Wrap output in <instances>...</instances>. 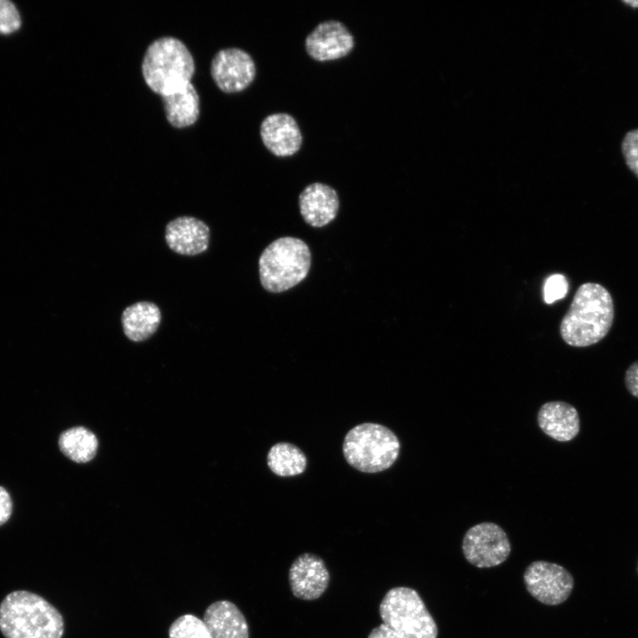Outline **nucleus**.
I'll return each mask as SVG.
<instances>
[{
	"mask_svg": "<svg viewBox=\"0 0 638 638\" xmlns=\"http://www.w3.org/2000/svg\"><path fill=\"white\" fill-rule=\"evenodd\" d=\"M613 320L614 303L609 291L597 283H584L562 319L560 334L566 344L586 347L602 340Z\"/></svg>",
	"mask_w": 638,
	"mask_h": 638,
	"instance_id": "1",
	"label": "nucleus"
},
{
	"mask_svg": "<svg viewBox=\"0 0 638 638\" xmlns=\"http://www.w3.org/2000/svg\"><path fill=\"white\" fill-rule=\"evenodd\" d=\"M0 630L5 638H61L64 621L42 596L14 591L0 604Z\"/></svg>",
	"mask_w": 638,
	"mask_h": 638,
	"instance_id": "2",
	"label": "nucleus"
},
{
	"mask_svg": "<svg viewBox=\"0 0 638 638\" xmlns=\"http://www.w3.org/2000/svg\"><path fill=\"white\" fill-rule=\"evenodd\" d=\"M195 62L187 46L179 39L163 36L147 48L142 74L146 85L160 97L167 96L191 83Z\"/></svg>",
	"mask_w": 638,
	"mask_h": 638,
	"instance_id": "3",
	"label": "nucleus"
},
{
	"mask_svg": "<svg viewBox=\"0 0 638 638\" xmlns=\"http://www.w3.org/2000/svg\"><path fill=\"white\" fill-rule=\"evenodd\" d=\"M311 266V253L300 238L284 237L273 241L259 259L260 280L270 292H282L300 284Z\"/></svg>",
	"mask_w": 638,
	"mask_h": 638,
	"instance_id": "4",
	"label": "nucleus"
},
{
	"mask_svg": "<svg viewBox=\"0 0 638 638\" xmlns=\"http://www.w3.org/2000/svg\"><path fill=\"white\" fill-rule=\"evenodd\" d=\"M400 447L399 439L392 430L382 424L364 423L346 434L343 455L354 469L377 473L395 463Z\"/></svg>",
	"mask_w": 638,
	"mask_h": 638,
	"instance_id": "5",
	"label": "nucleus"
},
{
	"mask_svg": "<svg viewBox=\"0 0 638 638\" xmlns=\"http://www.w3.org/2000/svg\"><path fill=\"white\" fill-rule=\"evenodd\" d=\"M379 614L383 623L406 638H436L438 635L433 618L413 588H391L380 603Z\"/></svg>",
	"mask_w": 638,
	"mask_h": 638,
	"instance_id": "6",
	"label": "nucleus"
},
{
	"mask_svg": "<svg viewBox=\"0 0 638 638\" xmlns=\"http://www.w3.org/2000/svg\"><path fill=\"white\" fill-rule=\"evenodd\" d=\"M462 549L466 560L478 568L502 564L511 550L504 530L491 522L479 523L468 529L463 539Z\"/></svg>",
	"mask_w": 638,
	"mask_h": 638,
	"instance_id": "7",
	"label": "nucleus"
},
{
	"mask_svg": "<svg viewBox=\"0 0 638 638\" xmlns=\"http://www.w3.org/2000/svg\"><path fill=\"white\" fill-rule=\"evenodd\" d=\"M527 591L539 602L547 605L564 603L572 593L574 581L563 566L546 561H535L524 573Z\"/></svg>",
	"mask_w": 638,
	"mask_h": 638,
	"instance_id": "8",
	"label": "nucleus"
},
{
	"mask_svg": "<svg viewBox=\"0 0 638 638\" xmlns=\"http://www.w3.org/2000/svg\"><path fill=\"white\" fill-rule=\"evenodd\" d=\"M210 73L216 86L225 93H237L248 88L256 75L255 62L239 48L220 50L214 56Z\"/></svg>",
	"mask_w": 638,
	"mask_h": 638,
	"instance_id": "9",
	"label": "nucleus"
},
{
	"mask_svg": "<svg viewBox=\"0 0 638 638\" xmlns=\"http://www.w3.org/2000/svg\"><path fill=\"white\" fill-rule=\"evenodd\" d=\"M354 48V38L340 21L330 19L320 22L307 35L305 49L315 61L327 62L347 56Z\"/></svg>",
	"mask_w": 638,
	"mask_h": 638,
	"instance_id": "10",
	"label": "nucleus"
},
{
	"mask_svg": "<svg viewBox=\"0 0 638 638\" xmlns=\"http://www.w3.org/2000/svg\"><path fill=\"white\" fill-rule=\"evenodd\" d=\"M330 574L323 560L312 553L299 556L289 570V583L294 596L302 600L319 598L326 590Z\"/></svg>",
	"mask_w": 638,
	"mask_h": 638,
	"instance_id": "11",
	"label": "nucleus"
},
{
	"mask_svg": "<svg viewBox=\"0 0 638 638\" xmlns=\"http://www.w3.org/2000/svg\"><path fill=\"white\" fill-rule=\"evenodd\" d=\"M264 146L276 157H289L300 149L303 137L297 121L286 113L267 115L260 126Z\"/></svg>",
	"mask_w": 638,
	"mask_h": 638,
	"instance_id": "12",
	"label": "nucleus"
},
{
	"mask_svg": "<svg viewBox=\"0 0 638 638\" xmlns=\"http://www.w3.org/2000/svg\"><path fill=\"white\" fill-rule=\"evenodd\" d=\"M168 247L181 255L192 256L204 253L210 239L208 226L197 218L181 216L169 222L165 230Z\"/></svg>",
	"mask_w": 638,
	"mask_h": 638,
	"instance_id": "13",
	"label": "nucleus"
},
{
	"mask_svg": "<svg viewBox=\"0 0 638 638\" xmlns=\"http://www.w3.org/2000/svg\"><path fill=\"white\" fill-rule=\"evenodd\" d=\"M299 206L300 214L307 224L312 227H323L337 216L339 199L332 187L314 183L300 192Z\"/></svg>",
	"mask_w": 638,
	"mask_h": 638,
	"instance_id": "14",
	"label": "nucleus"
},
{
	"mask_svg": "<svg viewBox=\"0 0 638 638\" xmlns=\"http://www.w3.org/2000/svg\"><path fill=\"white\" fill-rule=\"evenodd\" d=\"M537 421L541 430L556 441H570L580 432L579 413L572 405L564 401L544 403L538 411Z\"/></svg>",
	"mask_w": 638,
	"mask_h": 638,
	"instance_id": "15",
	"label": "nucleus"
},
{
	"mask_svg": "<svg viewBox=\"0 0 638 638\" xmlns=\"http://www.w3.org/2000/svg\"><path fill=\"white\" fill-rule=\"evenodd\" d=\"M212 638H249L248 624L240 610L230 601L211 603L203 618Z\"/></svg>",
	"mask_w": 638,
	"mask_h": 638,
	"instance_id": "16",
	"label": "nucleus"
},
{
	"mask_svg": "<svg viewBox=\"0 0 638 638\" xmlns=\"http://www.w3.org/2000/svg\"><path fill=\"white\" fill-rule=\"evenodd\" d=\"M161 321L159 307L149 301H140L126 307L121 315L124 334L135 342L151 338Z\"/></svg>",
	"mask_w": 638,
	"mask_h": 638,
	"instance_id": "17",
	"label": "nucleus"
},
{
	"mask_svg": "<svg viewBox=\"0 0 638 638\" xmlns=\"http://www.w3.org/2000/svg\"><path fill=\"white\" fill-rule=\"evenodd\" d=\"M161 98L166 119L171 126L182 128L197 121L199 115V97L192 83Z\"/></svg>",
	"mask_w": 638,
	"mask_h": 638,
	"instance_id": "18",
	"label": "nucleus"
},
{
	"mask_svg": "<svg viewBox=\"0 0 638 638\" xmlns=\"http://www.w3.org/2000/svg\"><path fill=\"white\" fill-rule=\"evenodd\" d=\"M97 446L96 435L82 426L63 432L58 439L61 452L75 463H87L92 460Z\"/></svg>",
	"mask_w": 638,
	"mask_h": 638,
	"instance_id": "19",
	"label": "nucleus"
},
{
	"mask_svg": "<svg viewBox=\"0 0 638 638\" xmlns=\"http://www.w3.org/2000/svg\"><path fill=\"white\" fill-rule=\"evenodd\" d=\"M267 463L270 471L280 477L301 474L307 467L305 454L295 445L279 442L271 447Z\"/></svg>",
	"mask_w": 638,
	"mask_h": 638,
	"instance_id": "20",
	"label": "nucleus"
},
{
	"mask_svg": "<svg viewBox=\"0 0 638 638\" xmlns=\"http://www.w3.org/2000/svg\"><path fill=\"white\" fill-rule=\"evenodd\" d=\"M169 638H212L203 619L191 614L177 618L168 630Z\"/></svg>",
	"mask_w": 638,
	"mask_h": 638,
	"instance_id": "21",
	"label": "nucleus"
},
{
	"mask_svg": "<svg viewBox=\"0 0 638 638\" xmlns=\"http://www.w3.org/2000/svg\"><path fill=\"white\" fill-rule=\"evenodd\" d=\"M20 25V15L15 4L9 0H0V34H12L17 31Z\"/></svg>",
	"mask_w": 638,
	"mask_h": 638,
	"instance_id": "22",
	"label": "nucleus"
},
{
	"mask_svg": "<svg viewBox=\"0 0 638 638\" xmlns=\"http://www.w3.org/2000/svg\"><path fill=\"white\" fill-rule=\"evenodd\" d=\"M621 151L627 167L638 178V128L626 133Z\"/></svg>",
	"mask_w": 638,
	"mask_h": 638,
	"instance_id": "23",
	"label": "nucleus"
},
{
	"mask_svg": "<svg viewBox=\"0 0 638 638\" xmlns=\"http://www.w3.org/2000/svg\"><path fill=\"white\" fill-rule=\"evenodd\" d=\"M568 291V283L564 276L554 274L549 276L544 284V300L551 304L559 299H563Z\"/></svg>",
	"mask_w": 638,
	"mask_h": 638,
	"instance_id": "24",
	"label": "nucleus"
},
{
	"mask_svg": "<svg viewBox=\"0 0 638 638\" xmlns=\"http://www.w3.org/2000/svg\"><path fill=\"white\" fill-rule=\"evenodd\" d=\"M624 382L629 393L638 398V360L626 370Z\"/></svg>",
	"mask_w": 638,
	"mask_h": 638,
	"instance_id": "25",
	"label": "nucleus"
},
{
	"mask_svg": "<svg viewBox=\"0 0 638 638\" xmlns=\"http://www.w3.org/2000/svg\"><path fill=\"white\" fill-rule=\"evenodd\" d=\"M12 512V502L7 490L0 486V525H4Z\"/></svg>",
	"mask_w": 638,
	"mask_h": 638,
	"instance_id": "26",
	"label": "nucleus"
},
{
	"mask_svg": "<svg viewBox=\"0 0 638 638\" xmlns=\"http://www.w3.org/2000/svg\"><path fill=\"white\" fill-rule=\"evenodd\" d=\"M368 638H406L402 634L396 631L388 625L382 623L378 626L373 628Z\"/></svg>",
	"mask_w": 638,
	"mask_h": 638,
	"instance_id": "27",
	"label": "nucleus"
},
{
	"mask_svg": "<svg viewBox=\"0 0 638 638\" xmlns=\"http://www.w3.org/2000/svg\"><path fill=\"white\" fill-rule=\"evenodd\" d=\"M622 3H625V4L630 5V6L633 7V8H637V7H638V1H622Z\"/></svg>",
	"mask_w": 638,
	"mask_h": 638,
	"instance_id": "28",
	"label": "nucleus"
},
{
	"mask_svg": "<svg viewBox=\"0 0 638 638\" xmlns=\"http://www.w3.org/2000/svg\"><path fill=\"white\" fill-rule=\"evenodd\" d=\"M637 571H638V567H637Z\"/></svg>",
	"mask_w": 638,
	"mask_h": 638,
	"instance_id": "29",
	"label": "nucleus"
}]
</instances>
